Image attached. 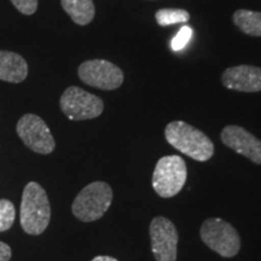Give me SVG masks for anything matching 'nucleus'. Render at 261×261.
<instances>
[{
    "label": "nucleus",
    "instance_id": "obj_14",
    "mask_svg": "<svg viewBox=\"0 0 261 261\" xmlns=\"http://www.w3.org/2000/svg\"><path fill=\"white\" fill-rule=\"evenodd\" d=\"M233 22L246 34L261 37V12L237 10L233 14Z\"/></svg>",
    "mask_w": 261,
    "mask_h": 261
},
{
    "label": "nucleus",
    "instance_id": "obj_16",
    "mask_svg": "<svg viewBox=\"0 0 261 261\" xmlns=\"http://www.w3.org/2000/svg\"><path fill=\"white\" fill-rule=\"evenodd\" d=\"M16 210L12 202L9 200H0V232L10 230L14 225Z\"/></svg>",
    "mask_w": 261,
    "mask_h": 261
},
{
    "label": "nucleus",
    "instance_id": "obj_19",
    "mask_svg": "<svg viewBox=\"0 0 261 261\" xmlns=\"http://www.w3.org/2000/svg\"><path fill=\"white\" fill-rule=\"evenodd\" d=\"M12 255L11 248L4 242H0V261H10Z\"/></svg>",
    "mask_w": 261,
    "mask_h": 261
},
{
    "label": "nucleus",
    "instance_id": "obj_13",
    "mask_svg": "<svg viewBox=\"0 0 261 261\" xmlns=\"http://www.w3.org/2000/svg\"><path fill=\"white\" fill-rule=\"evenodd\" d=\"M61 4L64 11L79 25L91 23L96 15L92 0H61Z\"/></svg>",
    "mask_w": 261,
    "mask_h": 261
},
{
    "label": "nucleus",
    "instance_id": "obj_8",
    "mask_svg": "<svg viewBox=\"0 0 261 261\" xmlns=\"http://www.w3.org/2000/svg\"><path fill=\"white\" fill-rule=\"evenodd\" d=\"M77 73L83 83L99 90H116L123 83L122 70L109 61L92 60L84 62Z\"/></svg>",
    "mask_w": 261,
    "mask_h": 261
},
{
    "label": "nucleus",
    "instance_id": "obj_6",
    "mask_svg": "<svg viewBox=\"0 0 261 261\" xmlns=\"http://www.w3.org/2000/svg\"><path fill=\"white\" fill-rule=\"evenodd\" d=\"M60 106L68 119L83 121L98 117L103 113L104 103L99 97L76 86H70L62 94Z\"/></svg>",
    "mask_w": 261,
    "mask_h": 261
},
{
    "label": "nucleus",
    "instance_id": "obj_2",
    "mask_svg": "<svg viewBox=\"0 0 261 261\" xmlns=\"http://www.w3.org/2000/svg\"><path fill=\"white\" fill-rule=\"evenodd\" d=\"M21 226L28 234H41L46 230L51 219V207L46 191L38 182L25 185L22 195Z\"/></svg>",
    "mask_w": 261,
    "mask_h": 261
},
{
    "label": "nucleus",
    "instance_id": "obj_3",
    "mask_svg": "<svg viewBox=\"0 0 261 261\" xmlns=\"http://www.w3.org/2000/svg\"><path fill=\"white\" fill-rule=\"evenodd\" d=\"M113 202V190L104 181H93L85 187L73 202L71 211L77 219L92 223L103 217Z\"/></svg>",
    "mask_w": 261,
    "mask_h": 261
},
{
    "label": "nucleus",
    "instance_id": "obj_5",
    "mask_svg": "<svg viewBox=\"0 0 261 261\" xmlns=\"http://www.w3.org/2000/svg\"><path fill=\"white\" fill-rule=\"evenodd\" d=\"M201 238L205 246L224 257L237 255L241 249V237L232 225L219 218H210L202 224Z\"/></svg>",
    "mask_w": 261,
    "mask_h": 261
},
{
    "label": "nucleus",
    "instance_id": "obj_18",
    "mask_svg": "<svg viewBox=\"0 0 261 261\" xmlns=\"http://www.w3.org/2000/svg\"><path fill=\"white\" fill-rule=\"evenodd\" d=\"M11 3L23 15H33L38 9V0H11Z\"/></svg>",
    "mask_w": 261,
    "mask_h": 261
},
{
    "label": "nucleus",
    "instance_id": "obj_12",
    "mask_svg": "<svg viewBox=\"0 0 261 261\" xmlns=\"http://www.w3.org/2000/svg\"><path fill=\"white\" fill-rule=\"evenodd\" d=\"M28 75V64L15 52L0 51V80L19 84Z\"/></svg>",
    "mask_w": 261,
    "mask_h": 261
},
{
    "label": "nucleus",
    "instance_id": "obj_15",
    "mask_svg": "<svg viewBox=\"0 0 261 261\" xmlns=\"http://www.w3.org/2000/svg\"><path fill=\"white\" fill-rule=\"evenodd\" d=\"M155 17L161 27H167L177 23H187L190 19V14L182 9H162L156 12Z\"/></svg>",
    "mask_w": 261,
    "mask_h": 261
},
{
    "label": "nucleus",
    "instance_id": "obj_1",
    "mask_svg": "<svg viewBox=\"0 0 261 261\" xmlns=\"http://www.w3.org/2000/svg\"><path fill=\"white\" fill-rule=\"evenodd\" d=\"M166 140L181 154L200 162L214 155L213 142L200 129L184 121H173L165 129Z\"/></svg>",
    "mask_w": 261,
    "mask_h": 261
},
{
    "label": "nucleus",
    "instance_id": "obj_20",
    "mask_svg": "<svg viewBox=\"0 0 261 261\" xmlns=\"http://www.w3.org/2000/svg\"><path fill=\"white\" fill-rule=\"evenodd\" d=\"M91 261H117V260L115 257H112V256H96Z\"/></svg>",
    "mask_w": 261,
    "mask_h": 261
},
{
    "label": "nucleus",
    "instance_id": "obj_4",
    "mask_svg": "<svg viewBox=\"0 0 261 261\" xmlns=\"http://www.w3.org/2000/svg\"><path fill=\"white\" fill-rule=\"evenodd\" d=\"M188 179V168L184 159L178 155L163 156L155 166L152 188L163 198H171L181 191Z\"/></svg>",
    "mask_w": 261,
    "mask_h": 261
},
{
    "label": "nucleus",
    "instance_id": "obj_7",
    "mask_svg": "<svg viewBox=\"0 0 261 261\" xmlns=\"http://www.w3.org/2000/svg\"><path fill=\"white\" fill-rule=\"evenodd\" d=\"M19 138L25 146L38 154H51L56 148L54 137L46 122L34 114H25L16 126Z\"/></svg>",
    "mask_w": 261,
    "mask_h": 261
},
{
    "label": "nucleus",
    "instance_id": "obj_11",
    "mask_svg": "<svg viewBox=\"0 0 261 261\" xmlns=\"http://www.w3.org/2000/svg\"><path fill=\"white\" fill-rule=\"evenodd\" d=\"M221 83L228 90L259 92L261 91V68L246 64L227 68L221 76Z\"/></svg>",
    "mask_w": 261,
    "mask_h": 261
},
{
    "label": "nucleus",
    "instance_id": "obj_17",
    "mask_svg": "<svg viewBox=\"0 0 261 261\" xmlns=\"http://www.w3.org/2000/svg\"><path fill=\"white\" fill-rule=\"evenodd\" d=\"M192 34H194V32H192L191 27H189V25H184V27H181L180 31L178 32V34L173 38L172 44H171L172 50L173 51L182 50V48L187 46L188 42L190 41V39L192 38Z\"/></svg>",
    "mask_w": 261,
    "mask_h": 261
},
{
    "label": "nucleus",
    "instance_id": "obj_10",
    "mask_svg": "<svg viewBox=\"0 0 261 261\" xmlns=\"http://www.w3.org/2000/svg\"><path fill=\"white\" fill-rule=\"evenodd\" d=\"M221 142L237 154L261 165V140L243 127L230 125L221 130Z\"/></svg>",
    "mask_w": 261,
    "mask_h": 261
},
{
    "label": "nucleus",
    "instance_id": "obj_9",
    "mask_svg": "<svg viewBox=\"0 0 261 261\" xmlns=\"http://www.w3.org/2000/svg\"><path fill=\"white\" fill-rule=\"evenodd\" d=\"M151 250L156 261H177L178 232L165 217H156L150 224Z\"/></svg>",
    "mask_w": 261,
    "mask_h": 261
}]
</instances>
